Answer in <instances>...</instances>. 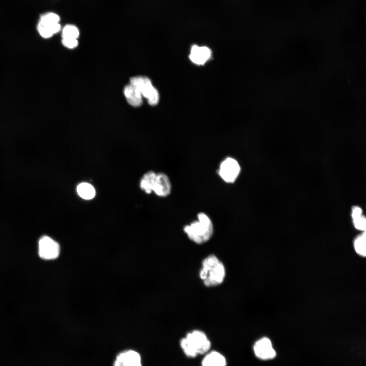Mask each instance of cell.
I'll use <instances>...</instances> for the list:
<instances>
[{"instance_id":"5","label":"cell","mask_w":366,"mask_h":366,"mask_svg":"<svg viewBox=\"0 0 366 366\" xmlns=\"http://www.w3.org/2000/svg\"><path fill=\"white\" fill-rule=\"evenodd\" d=\"M59 243L51 237L44 235L38 241V255L44 260H50L57 258L60 254Z\"/></svg>"},{"instance_id":"21","label":"cell","mask_w":366,"mask_h":366,"mask_svg":"<svg viewBox=\"0 0 366 366\" xmlns=\"http://www.w3.org/2000/svg\"><path fill=\"white\" fill-rule=\"evenodd\" d=\"M45 25H46L48 27L49 29H50V32L53 34V35L54 34L58 33L60 30V25L59 23V22L51 24H49V25H47V24H45Z\"/></svg>"},{"instance_id":"14","label":"cell","mask_w":366,"mask_h":366,"mask_svg":"<svg viewBox=\"0 0 366 366\" xmlns=\"http://www.w3.org/2000/svg\"><path fill=\"white\" fill-rule=\"evenodd\" d=\"M78 195L84 200H91L96 195L95 188L89 183L82 182L80 183L76 188Z\"/></svg>"},{"instance_id":"12","label":"cell","mask_w":366,"mask_h":366,"mask_svg":"<svg viewBox=\"0 0 366 366\" xmlns=\"http://www.w3.org/2000/svg\"><path fill=\"white\" fill-rule=\"evenodd\" d=\"M225 358L221 353L217 351H212L208 353L202 362V366H226Z\"/></svg>"},{"instance_id":"11","label":"cell","mask_w":366,"mask_h":366,"mask_svg":"<svg viewBox=\"0 0 366 366\" xmlns=\"http://www.w3.org/2000/svg\"><path fill=\"white\" fill-rule=\"evenodd\" d=\"M124 95L130 105L140 106L142 103V96L139 90L131 84L126 85L124 89Z\"/></svg>"},{"instance_id":"17","label":"cell","mask_w":366,"mask_h":366,"mask_svg":"<svg viewBox=\"0 0 366 366\" xmlns=\"http://www.w3.org/2000/svg\"><path fill=\"white\" fill-rule=\"evenodd\" d=\"M59 19V17L57 14L54 13H49L42 16L39 22L49 25L58 23Z\"/></svg>"},{"instance_id":"3","label":"cell","mask_w":366,"mask_h":366,"mask_svg":"<svg viewBox=\"0 0 366 366\" xmlns=\"http://www.w3.org/2000/svg\"><path fill=\"white\" fill-rule=\"evenodd\" d=\"M180 345L186 355L190 357H195L198 354L207 352L211 346L206 334L198 330L188 333L180 340Z\"/></svg>"},{"instance_id":"10","label":"cell","mask_w":366,"mask_h":366,"mask_svg":"<svg viewBox=\"0 0 366 366\" xmlns=\"http://www.w3.org/2000/svg\"><path fill=\"white\" fill-rule=\"evenodd\" d=\"M171 191V185L170 179L165 173H157L156 179L153 191L159 197L168 196Z\"/></svg>"},{"instance_id":"18","label":"cell","mask_w":366,"mask_h":366,"mask_svg":"<svg viewBox=\"0 0 366 366\" xmlns=\"http://www.w3.org/2000/svg\"><path fill=\"white\" fill-rule=\"evenodd\" d=\"M355 228L359 230L365 231L366 227V220L362 215L352 219Z\"/></svg>"},{"instance_id":"13","label":"cell","mask_w":366,"mask_h":366,"mask_svg":"<svg viewBox=\"0 0 366 366\" xmlns=\"http://www.w3.org/2000/svg\"><path fill=\"white\" fill-rule=\"evenodd\" d=\"M157 173L152 170L146 172L140 181V188L146 194H150L154 190Z\"/></svg>"},{"instance_id":"8","label":"cell","mask_w":366,"mask_h":366,"mask_svg":"<svg viewBox=\"0 0 366 366\" xmlns=\"http://www.w3.org/2000/svg\"><path fill=\"white\" fill-rule=\"evenodd\" d=\"M113 366H142L141 356L133 350L124 351L117 355Z\"/></svg>"},{"instance_id":"20","label":"cell","mask_w":366,"mask_h":366,"mask_svg":"<svg viewBox=\"0 0 366 366\" xmlns=\"http://www.w3.org/2000/svg\"><path fill=\"white\" fill-rule=\"evenodd\" d=\"M62 43L63 45L69 49L76 48L78 45L77 39L63 38Z\"/></svg>"},{"instance_id":"1","label":"cell","mask_w":366,"mask_h":366,"mask_svg":"<svg viewBox=\"0 0 366 366\" xmlns=\"http://www.w3.org/2000/svg\"><path fill=\"white\" fill-rule=\"evenodd\" d=\"M225 274L224 264L215 255H210L203 260L199 276L206 287H214L221 284L224 280Z\"/></svg>"},{"instance_id":"9","label":"cell","mask_w":366,"mask_h":366,"mask_svg":"<svg viewBox=\"0 0 366 366\" xmlns=\"http://www.w3.org/2000/svg\"><path fill=\"white\" fill-rule=\"evenodd\" d=\"M211 56V50L206 46H199L195 45L191 49L189 58L195 64L204 65Z\"/></svg>"},{"instance_id":"6","label":"cell","mask_w":366,"mask_h":366,"mask_svg":"<svg viewBox=\"0 0 366 366\" xmlns=\"http://www.w3.org/2000/svg\"><path fill=\"white\" fill-rule=\"evenodd\" d=\"M240 171L238 162L231 157H227L220 164L219 174L227 183H233L237 179Z\"/></svg>"},{"instance_id":"16","label":"cell","mask_w":366,"mask_h":366,"mask_svg":"<svg viewBox=\"0 0 366 366\" xmlns=\"http://www.w3.org/2000/svg\"><path fill=\"white\" fill-rule=\"evenodd\" d=\"M79 36V30L77 26L69 24L66 25L62 30V38L77 39Z\"/></svg>"},{"instance_id":"7","label":"cell","mask_w":366,"mask_h":366,"mask_svg":"<svg viewBox=\"0 0 366 366\" xmlns=\"http://www.w3.org/2000/svg\"><path fill=\"white\" fill-rule=\"evenodd\" d=\"M254 351L257 357L263 360L272 359L276 356L271 342L267 338L258 340L254 345Z\"/></svg>"},{"instance_id":"19","label":"cell","mask_w":366,"mask_h":366,"mask_svg":"<svg viewBox=\"0 0 366 366\" xmlns=\"http://www.w3.org/2000/svg\"><path fill=\"white\" fill-rule=\"evenodd\" d=\"M38 30L40 35L44 38H49L53 36L48 27L41 23H39Z\"/></svg>"},{"instance_id":"15","label":"cell","mask_w":366,"mask_h":366,"mask_svg":"<svg viewBox=\"0 0 366 366\" xmlns=\"http://www.w3.org/2000/svg\"><path fill=\"white\" fill-rule=\"evenodd\" d=\"M366 235L365 231L358 236L354 241V248L356 252L361 256H365Z\"/></svg>"},{"instance_id":"2","label":"cell","mask_w":366,"mask_h":366,"mask_svg":"<svg viewBox=\"0 0 366 366\" xmlns=\"http://www.w3.org/2000/svg\"><path fill=\"white\" fill-rule=\"evenodd\" d=\"M184 230L191 240L202 244L211 238L214 227L210 218L205 213L200 212L197 215V220L185 226Z\"/></svg>"},{"instance_id":"4","label":"cell","mask_w":366,"mask_h":366,"mask_svg":"<svg viewBox=\"0 0 366 366\" xmlns=\"http://www.w3.org/2000/svg\"><path fill=\"white\" fill-rule=\"evenodd\" d=\"M130 84L136 87L142 97L147 100L148 104L156 105L159 101V94L151 80L147 77L135 76L130 79Z\"/></svg>"}]
</instances>
